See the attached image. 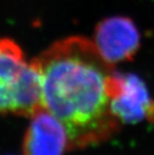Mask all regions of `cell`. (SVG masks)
<instances>
[{
    "label": "cell",
    "instance_id": "obj_1",
    "mask_svg": "<svg viewBox=\"0 0 154 155\" xmlns=\"http://www.w3.org/2000/svg\"><path fill=\"white\" fill-rule=\"evenodd\" d=\"M32 61L40 75L42 107L64 126L68 150L98 145L118 132L122 124L110 110L107 93L113 66L93 41L61 39Z\"/></svg>",
    "mask_w": 154,
    "mask_h": 155
},
{
    "label": "cell",
    "instance_id": "obj_2",
    "mask_svg": "<svg viewBox=\"0 0 154 155\" xmlns=\"http://www.w3.org/2000/svg\"><path fill=\"white\" fill-rule=\"evenodd\" d=\"M42 107L40 75L14 40L0 38V114L31 117Z\"/></svg>",
    "mask_w": 154,
    "mask_h": 155
},
{
    "label": "cell",
    "instance_id": "obj_3",
    "mask_svg": "<svg viewBox=\"0 0 154 155\" xmlns=\"http://www.w3.org/2000/svg\"><path fill=\"white\" fill-rule=\"evenodd\" d=\"M110 110L121 124L154 123V100L137 75L114 71L107 83Z\"/></svg>",
    "mask_w": 154,
    "mask_h": 155
},
{
    "label": "cell",
    "instance_id": "obj_4",
    "mask_svg": "<svg viewBox=\"0 0 154 155\" xmlns=\"http://www.w3.org/2000/svg\"><path fill=\"white\" fill-rule=\"evenodd\" d=\"M93 43L104 60L114 66L133 60L141 45V35L131 18L111 16L96 25Z\"/></svg>",
    "mask_w": 154,
    "mask_h": 155
},
{
    "label": "cell",
    "instance_id": "obj_5",
    "mask_svg": "<svg viewBox=\"0 0 154 155\" xmlns=\"http://www.w3.org/2000/svg\"><path fill=\"white\" fill-rule=\"evenodd\" d=\"M68 137L61 122L41 107L31 116L23 140V155H63Z\"/></svg>",
    "mask_w": 154,
    "mask_h": 155
}]
</instances>
